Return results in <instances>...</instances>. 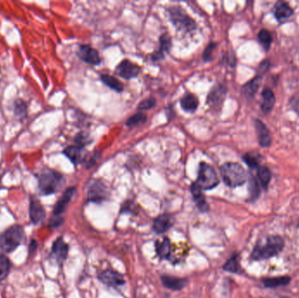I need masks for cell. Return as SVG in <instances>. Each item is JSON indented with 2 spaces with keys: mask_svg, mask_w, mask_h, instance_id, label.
Listing matches in <instances>:
<instances>
[{
  "mask_svg": "<svg viewBox=\"0 0 299 298\" xmlns=\"http://www.w3.org/2000/svg\"><path fill=\"white\" fill-rule=\"evenodd\" d=\"M69 254V245L65 242L63 238L56 239L52 246V256L58 262H62L67 259Z\"/></svg>",
  "mask_w": 299,
  "mask_h": 298,
  "instance_id": "16",
  "label": "cell"
},
{
  "mask_svg": "<svg viewBox=\"0 0 299 298\" xmlns=\"http://www.w3.org/2000/svg\"><path fill=\"white\" fill-rule=\"evenodd\" d=\"M161 281L163 285L167 289L177 291V290H182L185 286L187 285V280L184 278H178L175 277H170V276H163L161 277Z\"/></svg>",
  "mask_w": 299,
  "mask_h": 298,
  "instance_id": "21",
  "label": "cell"
},
{
  "mask_svg": "<svg viewBox=\"0 0 299 298\" xmlns=\"http://www.w3.org/2000/svg\"><path fill=\"white\" fill-rule=\"evenodd\" d=\"M77 55L79 58L86 63L94 66L101 63V57L99 56L98 51L88 45H82L79 47Z\"/></svg>",
  "mask_w": 299,
  "mask_h": 298,
  "instance_id": "10",
  "label": "cell"
},
{
  "mask_svg": "<svg viewBox=\"0 0 299 298\" xmlns=\"http://www.w3.org/2000/svg\"><path fill=\"white\" fill-rule=\"evenodd\" d=\"M108 190L105 185L99 181L94 180L90 184L89 191H88V201L94 203H101L107 200Z\"/></svg>",
  "mask_w": 299,
  "mask_h": 298,
  "instance_id": "7",
  "label": "cell"
},
{
  "mask_svg": "<svg viewBox=\"0 0 299 298\" xmlns=\"http://www.w3.org/2000/svg\"><path fill=\"white\" fill-rule=\"evenodd\" d=\"M215 47H216V44L210 43L209 45L206 47L205 51L203 53V60H205L206 62H208L212 60L213 52H214Z\"/></svg>",
  "mask_w": 299,
  "mask_h": 298,
  "instance_id": "37",
  "label": "cell"
},
{
  "mask_svg": "<svg viewBox=\"0 0 299 298\" xmlns=\"http://www.w3.org/2000/svg\"><path fill=\"white\" fill-rule=\"evenodd\" d=\"M284 246V240L280 235H267L257 241L251 252L250 258L256 261L269 260L278 256L283 250Z\"/></svg>",
  "mask_w": 299,
  "mask_h": 298,
  "instance_id": "1",
  "label": "cell"
},
{
  "mask_svg": "<svg viewBox=\"0 0 299 298\" xmlns=\"http://www.w3.org/2000/svg\"><path fill=\"white\" fill-rule=\"evenodd\" d=\"M180 104L185 111L194 112L199 106V100L194 94H187L181 99Z\"/></svg>",
  "mask_w": 299,
  "mask_h": 298,
  "instance_id": "26",
  "label": "cell"
},
{
  "mask_svg": "<svg viewBox=\"0 0 299 298\" xmlns=\"http://www.w3.org/2000/svg\"><path fill=\"white\" fill-rule=\"evenodd\" d=\"M64 184V177L56 170L45 169L38 175L39 192L45 196L58 192Z\"/></svg>",
  "mask_w": 299,
  "mask_h": 298,
  "instance_id": "2",
  "label": "cell"
},
{
  "mask_svg": "<svg viewBox=\"0 0 299 298\" xmlns=\"http://www.w3.org/2000/svg\"><path fill=\"white\" fill-rule=\"evenodd\" d=\"M140 68L131 61L124 60L116 67V74L124 79H132L140 74Z\"/></svg>",
  "mask_w": 299,
  "mask_h": 298,
  "instance_id": "11",
  "label": "cell"
},
{
  "mask_svg": "<svg viewBox=\"0 0 299 298\" xmlns=\"http://www.w3.org/2000/svg\"><path fill=\"white\" fill-rule=\"evenodd\" d=\"M291 278L289 276L277 277H265L262 282L266 289H277L278 287L288 286L291 283Z\"/></svg>",
  "mask_w": 299,
  "mask_h": 298,
  "instance_id": "20",
  "label": "cell"
},
{
  "mask_svg": "<svg viewBox=\"0 0 299 298\" xmlns=\"http://www.w3.org/2000/svg\"><path fill=\"white\" fill-rule=\"evenodd\" d=\"M37 247H38V242H37V241H36V240H34V239H32V240H31L30 244H29V249H28L29 255L36 251Z\"/></svg>",
  "mask_w": 299,
  "mask_h": 298,
  "instance_id": "41",
  "label": "cell"
},
{
  "mask_svg": "<svg viewBox=\"0 0 299 298\" xmlns=\"http://www.w3.org/2000/svg\"><path fill=\"white\" fill-rule=\"evenodd\" d=\"M170 18L173 25L180 30L185 32H192L196 29V23L189 17L184 10L180 8V6H173L169 9Z\"/></svg>",
  "mask_w": 299,
  "mask_h": 298,
  "instance_id": "6",
  "label": "cell"
},
{
  "mask_svg": "<svg viewBox=\"0 0 299 298\" xmlns=\"http://www.w3.org/2000/svg\"><path fill=\"white\" fill-rule=\"evenodd\" d=\"M258 39L263 48L266 50H269V47L271 46V43H272V36L269 31L262 29L258 34Z\"/></svg>",
  "mask_w": 299,
  "mask_h": 298,
  "instance_id": "33",
  "label": "cell"
},
{
  "mask_svg": "<svg viewBox=\"0 0 299 298\" xmlns=\"http://www.w3.org/2000/svg\"><path fill=\"white\" fill-rule=\"evenodd\" d=\"M271 171L269 170L268 167L266 166H259L257 168V180H259V183L261 185L262 187L264 190L268 189L269 183L271 181Z\"/></svg>",
  "mask_w": 299,
  "mask_h": 298,
  "instance_id": "27",
  "label": "cell"
},
{
  "mask_svg": "<svg viewBox=\"0 0 299 298\" xmlns=\"http://www.w3.org/2000/svg\"><path fill=\"white\" fill-rule=\"evenodd\" d=\"M172 226V219L170 214L164 213L156 218L153 222V230L157 234H164Z\"/></svg>",
  "mask_w": 299,
  "mask_h": 298,
  "instance_id": "19",
  "label": "cell"
},
{
  "mask_svg": "<svg viewBox=\"0 0 299 298\" xmlns=\"http://www.w3.org/2000/svg\"><path fill=\"white\" fill-rule=\"evenodd\" d=\"M136 209V205L135 204L131 202V201H127V202H125L124 205H123V206H122V208H121V212L122 213H125V212H130V213H135V210Z\"/></svg>",
  "mask_w": 299,
  "mask_h": 298,
  "instance_id": "38",
  "label": "cell"
},
{
  "mask_svg": "<svg viewBox=\"0 0 299 298\" xmlns=\"http://www.w3.org/2000/svg\"><path fill=\"white\" fill-rule=\"evenodd\" d=\"M223 269L226 272L232 274L239 272L241 267L239 263V256L237 254H234L228 260L226 261V263L223 266Z\"/></svg>",
  "mask_w": 299,
  "mask_h": 298,
  "instance_id": "31",
  "label": "cell"
},
{
  "mask_svg": "<svg viewBox=\"0 0 299 298\" xmlns=\"http://www.w3.org/2000/svg\"><path fill=\"white\" fill-rule=\"evenodd\" d=\"M191 192L194 202L196 203L197 207L202 213H206L209 211V205L206 202L205 196L202 192V190L199 187V186L195 182L191 186Z\"/></svg>",
  "mask_w": 299,
  "mask_h": 298,
  "instance_id": "17",
  "label": "cell"
},
{
  "mask_svg": "<svg viewBox=\"0 0 299 298\" xmlns=\"http://www.w3.org/2000/svg\"><path fill=\"white\" fill-rule=\"evenodd\" d=\"M221 175L224 183L231 188L243 186L248 180V175L238 163H226L221 167Z\"/></svg>",
  "mask_w": 299,
  "mask_h": 298,
  "instance_id": "3",
  "label": "cell"
},
{
  "mask_svg": "<svg viewBox=\"0 0 299 298\" xmlns=\"http://www.w3.org/2000/svg\"><path fill=\"white\" fill-rule=\"evenodd\" d=\"M75 192H76L75 187H69L65 191L63 195L61 196L60 200H58V202L56 203L54 207L53 213L55 217H60V215L64 213L65 210L67 208L70 200H72Z\"/></svg>",
  "mask_w": 299,
  "mask_h": 298,
  "instance_id": "13",
  "label": "cell"
},
{
  "mask_svg": "<svg viewBox=\"0 0 299 298\" xmlns=\"http://www.w3.org/2000/svg\"><path fill=\"white\" fill-rule=\"evenodd\" d=\"M101 80L103 83L108 87H110L112 90H115L116 92H122L124 90V85L121 81L116 79L115 77L109 75V74H102Z\"/></svg>",
  "mask_w": 299,
  "mask_h": 298,
  "instance_id": "29",
  "label": "cell"
},
{
  "mask_svg": "<svg viewBox=\"0 0 299 298\" xmlns=\"http://www.w3.org/2000/svg\"><path fill=\"white\" fill-rule=\"evenodd\" d=\"M226 94V88L225 86H214L211 90L207 96V105L213 110H219L220 107L223 106Z\"/></svg>",
  "mask_w": 299,
  "mask_h": 298,
  "instance_id": "9",
  "label": "cell"
},
{
  "mask_svg": "<svg viewBox=\"0 0 299 298\" xmlns=\"http://www.w3.org/2000/svg\"><path fill=\"white\" fill-rule=\"evenodd\" d=\"M147 120V116H146L144 113L142 112H138L137 114L131 116L127 122H126V125L129 127H133V126H137V125H140V124H145Z\"/></svg>",
  "mask_w": 299,
  "mask_h": 298,
  "instance_id": "34",
  "label": "cell"
},
{
  "mask_svg": "<svg viewBox=\"0 0 299 298\" xmlns=\"http://www.w3.org/2000/svg\"><path fill=\"white\" fill-rule=\"evenodd\" d=\"M260 154L257 151H251L245 154L243 159L244 162L250 169H256L260 166Z\"/></svg>",
  "mask_w": 299,
  "mask_h": 298,
  "instance_id": "30",
  "label": "cell"
},
{
  "mask_svg": "<svg viewBox=\"0 0 299 298\" xmlns=\"http://www.w3.org/2000/svg\"><path fill=\"white\" fill-rule=\"evenodd\" d=\"M255 128L257 131L258 142L263 148H268L271 145V136L268 128L266 127L262 121L259 119H255L254 121Z\"/></svg>",
  "mask_w": 299,
  "mask_h": 298,
  "instance_id": "15",
  "label": "cell"
},
{
  "mask_svg": "<svg viewBox=\"0 0 299 298\" xmlns=\"http://www.w3.org/2000/svg\"><path fill=\"white\" fill-rule=\"evenodd\" d=\"M155 105H156V100L154 98H148L140 102L137 109L139 111H147L150 109H152Z\"/></svg>",
  "mask_w": 299,
  "mask_h": 298,
  "instance_id": "36",
  "label": "cell"
},
{
  "mask_svg": "<svg viewBox=\"0 0 299 298\" xmlns=\"http://www.w3.org/2000/svg\"><path fill=\"white\" fill-rule=\"evenodd\" d=\"M29 216L32 222L37 225L46 218V211L41 203L36 198H32L29 207Z\"/></svg>",
  "mask_w": 299,
  "mask_h": 298,
  "instance_id": "14",
  "label": "cell"
},
{
  "mask_svg": "<svg viewBox=\"0 0 299 298\" xmlns=\"http://www.w3.org/2000/svg\"><path fill=\"white\" fill-rule=\"evenodd\" d=\"M11 269V261L4 255L0 254V281L8 277Z\"/></svg>",
  "mask_w": 299,
  "mask_h": 298,
  "instance_id": "32",
  "label": "cell"
},
{
  "mask_svg": "<svg viewBox=\"0 0 299 298\" xmlns=\"http://www.w3.org/2000/svg\"><path fill=\"white\" fill-rule=\"evenodd\" d=\"M14 113L20 119L26 118V104L22 100H17L14 102Z\"/></svg>",
  "mask_w": 299,
  "mask_h": 298,
  "instance_id": "35",
  "label": "cell"
},
{
  "mask_svg": "<svg viewBox=\"0 0 299 298\" xmlns=\"http://www.w3.org/2000/svg\"><path fill=\"white\" fill-rule=\"evenodd\" d=\"M25 239V231L21 226L14 225L0 235V249L6 253L14 251Z\"/></svg>",
  "mask_w": 299,
  "mask_h": 298,
  "instance_id": "4",
  "label": "cell"
},
{
  "mask_svg": "<svg viewBox=\"0 0 299 298\" xmlns=\"http://www.w3.org/2000/svg\"><path fill=\"white\" fill-rule=\"evenodd\" d=\"M275 17L279 22L284 21L293 15V10L288 3L280 2L275 6L274 9Z\"/></svg>",
  "mask_w": 299,
  "mask_h": 298,
  "instance_id": "22",
  "label": "cell"
},
{
  "mask_svg": "<svg viewBox=\"0 0 299 298\" xmlns=\"http://www.w3.org/2000/svg\"><path fill=\"white\" fill-rule=\"evenodd\" d=\"M171 47V39L168 34H163L160 38V47L159 51L155 52L151 56V59L153 60H159L164 57L165 53L169 51Z\"/></svg>",
  "mask_w": 299,
  "mask_h": 298,
  "instance_id": "25",
  "label": "cell"
},
{
  "mask_svg": "<svg viewBox=\"0 0 299 298\" xmlns=\"http://www.w3.org/2000/svg\"><path fill=\"white\" fill-rule=\"evenodd\" d=\"M63 153L75 164L79 165L85 160L86 151L81 146H69L64 149Z\"/></svg>",
  "mask_w": 299,
  "mask_h": 298,
  "instance_id": "18",
  "label": "cell"
},
{
  "mask_svg": "<svg viewBox=\"0 0 299 298\" xmlns=\"http://www.w3.org/2000/svg\"><path fill=\"white\" fill-rule=\"evenodd\" d=\"M262 111L265 114H269V112L273 110L274 105L276 103V97L273 91L269 88H265L262 93Z\"/></svg>",
  "mask_w": 299,
  "mask_h": 298,
  "instance_id": "23",
  "label": "cell"
},
{
  "mask_svg": "<svg viewBox=\"0 0 299 298\" xmlns=\"http://www.w3.org/2000/svg\"><path fill=\"white\" fill-rule=\"evenodd\" d=\"M156 246V252L160 258L162 259H170L171 256V242L169 241V239L164 238L161 242L157 241L155 243Z\"/></svg>",
  "mask_w": 299,
  "mask_h": 298,
  "instance_id": "24",
  "label": "cell"
},
{
  "mask_svg": "<svg viewBox=\"0 0 299 298\" xmlns=\"http://www.w3.org/2000/svg\"><path fill=\"white\" fill-rule=\"evenodd\" d=\"M99 279L105 285L110 286V287H118V286L124 285L125 283L124 276L112 269H107L101 273L99 275Z\"/></svg>",
  "mask_w": 299,
  "mask_h": 298,
  "instance_id": "12",
  "label": "cell"
},
{
  "mask_svg": "<svg viewBox=\"0 0 299 298\" xmlns=\"http://www.w3.org/2000/svg\"><path fill=\"white\" fill-rule=\"evenodd\" d=\"M248 179L249 200L251 201H255L260 197V193H261L260 184L258 182L257 178L254 177L252 174H249Z\"/></svg>",
  "mask_w": 299,
  "mask_h": 298,
  "instance_id": "28",
  "label": "cell"
},
{
  "mask_svg": "<svg viewBox=\"0 0 299 298\" xmlns=\"http://www.w3.org/2000/svg\"><path fill=\"white\" fill-rule=\"evenodd\" d=\"M290 103H291V108H292V110L299 115V94H296L294 96H292Z\"/></svg>",
  "mask_w": 299,
  "mask_h": 298,
  "instance_id": "40",
  "label": "cell"
},
{
  "mask_svg": "<svg viewBox=\"0 0 299 298\" xmlns=\"http://www.w3.org/2000/svg\"><path fill=\"white\" fill-rule=\"evenodd\" d=\"M269 61L266 60L263 61L260 65V70H259V74H257V76L252 79L251 81H248L247 84H245L243 87L244 94H246V96L248 97H253L257 90L260 88L261 85L262 79V74L266 72V70L269 67Z\"/></svg>",
  "mask_w": 299,
  "mask_h": 298,
  "instance_id": "8",
  "label": "cell"
},
{
  "mask_svg": "<svg viewBox=\"0 0 299 298\" xmlns=\"http://www.w3.org/2000/svg\"><path fill=\"white\" fill-rule=\"evenodd\" d=\"M195 183L201 190H211L218 186L220 179L213 166L206 163L201 162L199 166L198 177Z\"/></svg>",
  "mask_w": 299,
  "mask_h": 298,
  "instance_id": "5",
  "label": "cell"
},
{
  "mask_svg": "<svg viewBox=\"0 0 299 298\" xmlns=\"http://www.w3.org/2000/svg\"><path fill=\"white\" fill-rule=\"evenodd\" d=\"M64 222V219L60 217H55L51 219V221L49 222V226L51 228H57L59 226H61Z\"/></svg>",
  "mask_w": 299,
  "mask_h": 298,
  "instance_id": "39",
  "label": "cell"
}]
</instances>
